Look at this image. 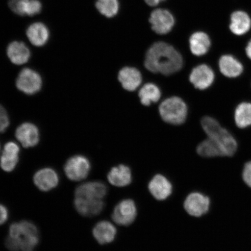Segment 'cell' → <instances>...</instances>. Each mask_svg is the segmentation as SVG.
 I'll list each match as a JSON object with an SVG mask.
<instances>
[{
	"instance_id": "31",
	"label": "cell",
	"mask_w": 251,
	"mask_h": 251,
	"mask_svg": "<svg viewBox=\"0 0 251 251\" xmlns=\"http://www.w3.org/2000/svg\"><path fill=\"white\" fill-rule=\"evenodd\" d=\"M243 179L248 187L251 188V161L245 164L242 174Z\"/></svg>"
},
{
	"instance_id": "2",
	"label": "cell",
	"mask_w": 251,
	"mask_h": 251,
	"mask_svg": "<svg viewBox=\"0 0 251 251\" xmlns=\"http://www.w3.org/2000/svg\"><path fill=\"white\" fill-rule=\"evenodd\" d=\"M39 242V231L35 225L23 221L10 226L5 244L11 251H33Z\"/></svg>"
},
{
	"instance_id": "13",
	"label": "cell",
	"mask_w": 251,
	"mask_h": 251,
	"mask_svg": "<svg viewBox=\"0 0 251 251\" xmlns=\"http://www.w3.org/2000/svg\"><path fill=\"white\" fill-rule=\"evenodd\" d=\"M107 187L101 181H90L80 185L75 190V197L102 200L107 194Z\"/></svg>"
},
{
	"instance_id": "34",
	"label": "cell",
	"mask_w": 251,
	"mask_h": 251,
	"mask_svg": "<svg viewBox=\"0 0 251 251\" xmlns=\"http://www.w3.org/2000/svg\"><path fill=\"white\" fill-rule=\"evenodd\" d=\"M164 1H165V0H145L147 4L150 6H151V7H154V6L158 5L159 3Z\"/></svg>"
},
{
	"instance_id": "6",
	"label": "cell",
	"mask_w": 251,
	"mask_h": 251,
	"mask_svg": "<svg viewBox=\"0 0 251 251\" xmlns=\"http://www.w3.org/2000/svg\"><path fill=\"white\" fill-rule=\"evenodd\" d=\"M42 78L35 71L25 68L18 75L16 86L21 92L28 95L39 92L42 87Z\"/></svg>"
},
{
	"instance_id": "10",
	"label": "cell",
	"mask_w": 251,
	"mask_h": 251,
	"mask_svg": "<svg viewBox=\"0 0 251 251\" xmlns=\"http://www.w3.org/2000/svg\"><path fill=\"white\" fill-rule=\"evenodd\" d=\"M215 74L211 67L206 64L197 66L191 71L189 80L196 89L205 90L214 83Z\"/></svg>"
},
{
	"instance_id": "8",
	"label": "cell",
	"mask_w": 251,
	"mask_h": 251,
	"mask_svg": "<svg viewBox=\"0 0 251 251\" xmlns=\"http://www.w3.org/2000/svg\"><path fill=\"white\" fill-rule=\"evenodd\" d=\"M211 200L208 196L199 192L188 195L184 202V208L188 214L194 217H201L208 213Z\"/></svg>"
},
{
	"instance_id": "12",
	"label": "cell",
	"mask_w": 251,
	"mask_h": 251,
	"mask_svg": "<svg viewBox=\"0 0 251 251\" xmlns=\"http://www.w3.org/2000/svg\"><path fill=\"white\" fill-rule=\"evenodd\" d=\"M229 30L234 35L242 37L251 30V17L247 12L241 9L232 12L230 17Z\"/></svg>"
},
{
	"instance_id": "5",
	"label": "cell",
	"mask_w": 251,
	"mask_h": 251,
	"mask_svg": "<svg viewBox=\"0 0 251 251\" xmlns=\"http://www.w3.org/2000/svg\"><path fill=\"white\" fill-rule=\"evenodd\" d=\"M91 164L86 157L75 155L68 160L64 166V171L68 178L72 181H81L88 176Z\"/></svg>"
},
{
	"instance_id": "30",
	"label": "cell",
	"mask_w": 251,
	"mask_h": 251,
	"mask_svg": "<svg viewBox=\"0 0 251 251\" xmlns=\"http://www.w3.org/2000/svg\"><path fill=\"white\" fill-rule=\"evenodd\" d=\"M9 125V119L7 111L0 105V133L4 132Z\"/></svg>"
},
{
	"instance_id": "27",
	"label": "cell",
	"mask_w": 251,
	"mask_h": 251,
	"mask_svg": "<svg viewBox=\"0 0 251 251\" xmlns=\"http://www.w3.org/2000/svg\"><path fill=\"white\" fill-rule=\"evenodd\" d=\"M139 96L143 105L150 106L152 103L158 102L161 97L159 88L153 83H147L141 88Z\"/></svg>"
},
{
	"instance_id": "25",
	"label": "cell",
	"mask_w": 251,
	"mask_h": 251,
	"mask_svg": "<svg viewBox=\"0 0 251 251\" xmlns=\"http://www.w3.org/2000/svg\"><path fill=\"white\" fill-rule=\"evenodd\" d=\"M28 39L36 47L45 46L48 42L50 32L48 28L43 23H36L30 25L26 30Z\"/></svg>"
},
{
	"instance_id": "23",
	"label": "cell",
	"mask_w": 251,
	"mask_h": 251,
	"mask_svg": "<svg viewBox=\"0 0 251 251\" xmlns=\"http://www.w3.org/2000/svg\"><path fill=\"white\" fill-rule=\"evenodd\" d=\"M117 232V228L112 223L101 221L94 226L93 234L97 242L104 245L111 243L114 240Z\"/></svg>"
},
{
	"instance_id": "3",
	"label": "cell",
	"mask_w": 251,
	"mask_h": 251,
	"mask_svg": "<svg viewBox=\"0 0 251 251\" xmlns=\"http://www.w3.org/2000/svg\"><path fill=\"white\" fill-rule=\"evenodd\" d=\"M201 124L207 137L217 144L222 157H232L236 153L238 148L237 139L230 130L222 126L217 119L206 116L202 118Z\"/></svg>"
},
{
	"instance_id": "35",
	"label": "cell",
	"mask_w": 251,
	"mask_h": 251,
	"mask_svg": "<svg viewBox=\"0 0 251 251\" xmlns=\"http://www.w3.org/2000/svg\"><path fill=\"white\" fill-rule=\"evenodd\" d=\"M0 149H1V146H0Z\"/></svg>"
},
{
	"instance_id": "24",
	"label": "cell",
	"mask_w": 251,
	"mask_h": 251,
	"mask_svg": "<svg viewBox=\"0 0 251 251\" xmlns=\"http://www.w3.org/2000/svg\"><path fill=\"white\" fill-rule=\"evenodd\" d=\"M8 57L15 65L26 64L30 57V52L25 44L21 42H13L7 47Z\"/></svg>"
},
{
	"instance_id": "32",
	"label": "cell",
	"mask_w": 251,
	"mask_h": 251,
	"mask_svg": "<svg viewBox=\"0 0 251 251\" xmlns=\"http://www.w3.org/2000/svg\"><path fill=\"white\" fill-rule=\"evenodd\" d=\"M8 218V211L7 208L0 204V225L5 224Z\"/></svg>"
},
{
	"instance_id": "19",
	"label": "cell",
	"mask_w": 251,
	"mask_h": 251,
	"mask_svg": "<svg viewBox=\"0 0 251 251\" xmlns=\"http://www.w3.org/2000/svg\"><path fill=\"white\" fill-rule=\"evenodd\" d=\"M8 5L11 11L20 16H32L40 13L42 4L39 0H9Z\"/></svg>"
},
{
	"instance_id": "26",
	"label": "cell",
	"mask_w": 251,
	"mask_h": 251,
	"mask_svg": "<svg viewBox=\"0 0 251 251\" xmlns=\"http://www.w3.org/2000/svg\"><path fill=\"white\" fill-rule=\"evenodd\" d=\"M234 122L238 129L244 130L251 127V102L241 101L235 106Z\"/></svg>"
},
{
	"instance_id": "1",
	"label": "cell",
	"mask_w": 251,
	"mask_h": 251,
	"mask_svg": "<svg viewBox=\"0 0 251 251\" xmlns=\"http://www.w3.org/2000/svg\"><path fill=\"white\" fill-rule=\"evenodd\" d=\"M144 65L152 73L169 76L181 70L183 59L174 47L165 42H157L147 52Z\"/></svg>"
},
{
	"instance_id": "33",
	"label": "cell",
	"mask_w": 251,
	"mask_h": 251,
	"mask_svg": "<svg viewBox=\"0 0 251 251\" xmlns=\"http://www.w3.org/2000/svg\"><path fill=\"white\" fill-rule=\"evenodd\" d=\"M245 53L247 58L251 61V37L248 41L246 47H245Z\"/></svg>"
},
{
	"instance_id": "4",
	"label": "cell",
	"mask_w": 251,
	"mask_h": 251,
	"mask_svg": "<svg viewBox=\"0 0 251 251\" xmlns=\"http://www.w3.org/2000/svg\"><path fill=\"white\" fill-rule=\"evenodd\" d=\"M160 116L166 123L180 125L187 117V106L183 100L178 97L166 99L159 105Z\"/></svg>"
},
{
	"instance_id": "9",
	"label": "cell",
	"mask_w": 251,
	"mask_h": 251,
	"mask_svg": "<svg viewBox=\"0 0 251 251\" xmlns=\"http://www.w3.org/2000/svg\"><path fill=\"white\" fill-rule=\"evenodd\" d=\"M218 68L223 76L233 79L242 76L245 71L244 65L236 56L225 54L219 58Z\"/></svg>"
},
{
	"instance_id": "7",
	"label": "cell",
	"mask_w": 251,
	"mask_h": 251,
	"mask_svg": "<svg viewBox=\"0 0 251 251\" xmlns=\"http://www.w3.org/2000/svg\"><path fill=\"white\" fill-rule=\"evenodd\" d=\"M137 214L136 204L132 200L127 199L122 201L116 205L112 218L116 224L126 226L133 223Z\"/></svg>"
},
{
	"instance_id": "28",
	"label": "cell",
	"mask_w": 251,
	"mask_h": 251,
	"mask_svg": "<svg viewBox=\"0 0 251 251\" xmlns=\"http://www.w3.org/2000/svg\"><path fill=\"white\" fill-rule=\"evenodd\" d=\"M197 152L203 158H211L222 157L221 150L214 141L207 137L201 142L197 147Z\"/></svg>"
},
{
	"instance_id": "16",
	"label": "cell",
	"mask_w": 251,
	"mask_h": 251,
	"mask_svg": "<svg viewBox=\"0 0 251 251\" xmlns=\"http://www.w3.org/2000/svg\"><path fill=\"white\" fill-rule=\"evenodd\" d=\"M33 181L40 190L49 191L58 186L59 176L54 169L46 168L36 173L34 175Z\"/></svg>"
},
{
	"instance_id": "20",
	"label": "cell",
	"mask_w": 251,
	"mask_h": 251,
	"mask_svg": "<svg viewBox=\"0 0 251 251\" xmlns=\"http://www.w3.org/2000/svg\"><path fill=\"white\" fill-rule=\"evenodd\" d=\"M20 151V147L14 142L10 141L5 144L0 159V166L3 171L11 172L14 170L19 162Z\"/></svg>"
},
{
	"instance_id": "21",
	"label": "cell",
	"mask_w": 251,
	"mask_h": 251,
	"mask_svg": "<svg viewBox=\"0 0 251 251\" xmlns=\"http://www.w3.org/2000/svg\"><path fill=\"white\" fill-rule=\"evenodd\" d=\"M190 48L193 54L197 56L205 55L211 47V40L208 34L203 31H197L191 36Z\"/></svg>"
},
{
	"instance_id": "11",
	"label": "cell",
	"mask_w": 251,
	"mask_h": 251,
	"mask_svg": "<svg viewBox=\"0 0 251 251\" xmlns=\"http://www.w3.org/2000/svg\"><path fill=\"white\" fill-rule=\"evenodd\" d=\"M150 23L152 29L159 34H168L174 27L175 21L174 16L168 10L157 9L151 14Z\"/></svg>"
},
{
	"instance_id": "15",
	"label": "cell",
	"mask_w": 251,
	"mask_h": 251,
	"mask_svg": "<svg viewBox=\"0 0 251 251\" xmlns=\"http://www.w3.org/2000/svg\"><path fill=\"white\" fill-rule=\"evenodd\" d=\"M149 189L151 195L157 200L167 199L172 193L173 186L164 176L158 174L150 181Z\"/></svg>"
},
{
	"instance_id": "14",
	"label": "cell",
	"mask_w": 251,
	"mask_h": 251,
	"mask_svg": "<svg viewBox=\"0 0 251 251\" xmlns=\"http://www.w3.org/2000/svg\"><path fill=\"white\" fill-rule=\"evenodd\" d=\"M15 136L25 148L36 146L40 140L38 128L31 123L20 125L16 130Z\"/></svg>"
},
{
	"instance_id": "18",
	"label": "cell",
	"mask_w": 251,
	"mask_h": 251,
	"mask_svg": "<svg viewBox=\"0 0 251 251\" xmlns=\"http://www.w3.org/2000/svg\"><path fill=\"white\" fill-rule=\"evenodd\" d=\"M118 80L124 89L128 92H133L142 83V75L136 68L124 67L119 72Z\"/></svg>"
},
{
	"instance_id": "29",
	"label": "cell",
	"mask_w": 251,
	"mask_h": 251,
	"mask_svg": "<svg viewBox=\"0 0 251 251\" xmlns=\"http://www.w3.org/2000/svg\"><path fill=\"white\" fill-rule=\"evenodd\" d=\"M118 0H97L96 8L102 15L107 18H112L119 11Z\"/></svg>"
},
{
	"instance_id": "17",
	"label": "cell",
	"mask_w": 251,
	"mask_h": 251,
	"mask_svg": "<svg viewBox=\"0 0 251 251\" xmlns=\"http://www.w3.org/2000/svg\"><path fill=\"white\" fill-rule=\"evenodd\" d=\"M75 209L80 215L86 217H92L101 213L104 208L102 200H91L83 198H76L74 201Z\"/></svg>"
},
{
	"instance_id": "22",
	"label": "cell",
	"mask_w": 251,
	"mask_h": 251,
	"mask_svg": "<svg viewBox=\"0 0 251 251\" xmlns=\"http://www.w3.org/2000/svg\"><path fill=\"white\" fill-rule=\"evenodd\" d=\"M107 177L110 184L118 187L128 186L132 179L130 169L125 165L112 168L109 172Z\"/></svg>"
}]
</instances>
